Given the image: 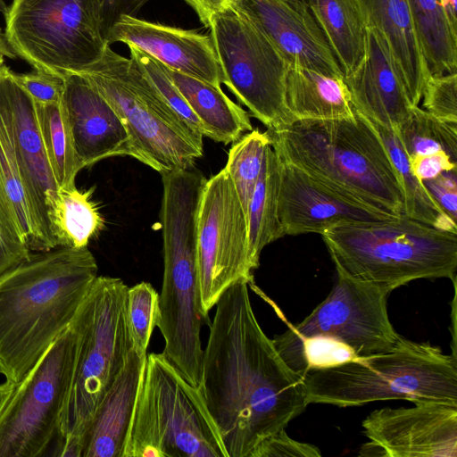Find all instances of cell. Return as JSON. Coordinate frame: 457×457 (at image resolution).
<instances>
[{"instance_id": "cell-13", "label": "cell", "mask_w": 457, "mask_h": 457, "mask_svg": "<svg viewBox=\"0 0 457 457\" xmlns=\"http://www.w3.org/2000/svg\"><path fill=\"white\" fill-rule=\"evenodd\" d=\"M337 281L328 296L301 322L276 335L278 350L323 336L348 346L361 359L389 351L400 335L387 312L388 290L351 277L336 268Z\"/></svg>"}, {"instance_id": "cell-12", "label": "cell", "mask_w": 457, "mask_h": 457, "mask_svg": "<svg viewBox=\"0 0 457 457\" xmlns=\"http://www.w3.org/2000/svg\"><path fill=\"white\" fill-rule=\"evenodd\" d=\"M200 312H209L235 283L253 281L248 218L235 186L223 168L206 180L197 218Z\"/></svg>"}, {"instance_id": "cell-16", "label": "cell", "mask_w": 457, "mask_h": 457, "mask_svg": "<svg viewBox=\"0 0 457 457\" xmlns=\"http://www.w3.org/2000/svg\"><path fill=\"white\" fill-rule=\"evenodd\" d=\"M279 161L278 218L284 237L320 235L341 225L390 220L401 216L348 197Z\"/></svg>"}, {"instance_id": "cell-24", "label": "cell", "mask_w": 457, "mask_h": 457, "mask_svg": "<svg viewBox=\"0 0 457 457\" xmlns=\"http://www.w3.org/2000/svg\"><path fill=\"white\" fill-rule=\"evenodd\" d=\"M168 71L200 120L204 137L228 145L253 129L248 112L234 103L220 87L169 68Z\"/></svg>"}, {"instance_id": "cell-22", "label": "cell", "mask_w": 457, "mask_h": 457, "mask_svg": "<svg viewBox=\"0 0 457 457\" xmlns=\"http://www.w3.org/2000/svg\"><path fill=\"white\" fill-rule=\"evenodd\" d=\"M146 356L129 353L86 431L82 457H122Z\"/></svg>"}, {"instance_id": "cell-49", "label": "cell", "mask_w": 457, "mask_h": 457, "mask_svg": "<svg viewBox=\"0 0 457 457\" xmlns=\"http://www.w3.org/2000/svg\"><path fill=\"white\" fill-rule=\"evenodd\" d=\"M0 34H3L2 30H1V28H0Z\"/></svg>"}, {"instance_id": "cell-42", "label": "cell", "mask_w": 457, "mask_h": 457, "mask_svg": "<svg viewBox=\"0 0 457 457\" xmlns=\"http://www.w3.org/2000/svg\"><path fill=\"white\" fill-rule=\"evenodd\" d=\"M149 0H92L105 41L112 26L123 15L135 14ZM107 43V42H106Z\"/></svg>"}, {"instance_id": "cell-14", "label": "cell", "mask_w": 457, "mask_h": 457, "mask_svg": "<svg viewBox=\"0 0 457 457\" xmlns=\"http://www.w3.org/2000/svg\"><path fill=\"white\" fill-rule=\"evenodd\" d=\"M0 132L21 176L43 250L56 247L49 216L59 188L44 147L36 104L4 63L0 65Z\"/></svg>"}, {"instance_id": "cell-3", "label": "cell", "mask_w": 457, "mask_h": 457, "mask_svg": "<svg viewBox=\"0 0 457 457\" xmlns=\"http://www.w3.org/2000/svg\"><path fill=\"white\" fill-rule=\"evenodd\" d=\"M277 156L348 197L403 214L402 187L383 142L365 117L303 120L267 129Z\"/></svg>"}, {"instance_id": "cell-4", "label": "cell", "mask_w": 457, "mask_h": 457, "mask_svg": "<svg viewBox=\"0 0 457 457\" xmlns=\"http://www.w3.org/2000/svg\"><path fill=\"white\" fill-rule=\"evenodd\" d=\"M308 403L337 407L405 400L457 406V360L428 342L400 336L387 352L303 377Z\"/></svg>"}, {"instance_id": "cell-9", "label": "cell", "mask_w": 457, "mask_h": 457, "mask_svg": "<svg viewBox=\"0 0 457 457\" xmlns=\"http://www.w3.org/2000/svg\"><path fill=\"white\" fill-rule=\"evenodd\" d=\"M4 17L17 57L62 78L96 62L108 46L92 0H12Z\"/></svg>"}, {"instance_id": "cell-21", "label": "cell", "mask_w": 457, "mask_h": 457, "mask_svg": "<svg viewBox=\"0 0 457 457\" xmlns=\"http://www.w3.org/2000/svg\"><path fill=\"white\" fill-rule=\"evenodd\" d=\"M363 22L384 38L411 105L429 78L407 0H356Z\"/></svg>"}, {"instance_id": "cell-19", "label": "cell", "mask_w": 457, "mask_h": 457, "mask_svg": "<svg viewBox=\"0 0 457 457\" xmlns=\"http://www.w3.org/2000/svg\"><path fill=\"white\" fill-rule=\"evenodd\" d=\"M62 102L83 169L112 156H130L127 129L108 101L79 73L63 77Z\"/></svg>"}, {"instance_id": "cell-17", "label": "cell", "mask_w": 457, "mask_h": 457, "mask_svg": "<svg viewBox=\"0 0 457 457\" xmlns=\"http://www.w3.org/2000/svg\"><path fill=\"white\" fill-rule=\"evenodd\" d=\"M289 64L344 77L328 41L304 0H235Z\"/></svg>"}, {"instance_id": "cell-5", "label": "cell", "mask_w": 457, "mask_h": 457, "mask_svg": "<svg viewBox=\"0 0 457 457\" xmlns=\"http://www.w3.org/2000/svg\"><path fill=\"white\" fill-rule=\"evenodd\" d=\"M128 288L119 278L97 276L71 323L76 353L54 456L82 457L83 438L96 410L133 348Z\"/></svg>"}, {"instance_id": "cell-11", "label": "cell", "mask_w": 457, "mask_h": 457, "mask_svg": "<svg viewBox=\"0 0 457 457\" xmlns=\"http://www.w3.org/2000/svg\"><path fill=\"white\" fill-rule=\"evenodd\" d=\"M76 345L70 325L17 385L0 413V457L42 456L57 437Z\"/></svg>"}, {"instance_id": "cell-41", "label": "cell", "mask_w": 457, "mask_h": 457, "mask_svg": "<svg viewBox=\"0 0 457 457\" xmlns=\"http://www.w3.org/2000/svg\"><path fill=\"white\" fill-rule=\"evenodd\" d=\"M425 187L443 212L457 220V169L443 171L436 178L423 180Z\"/></svg>"}, {"instance_id": "cell-32", "label": "cell", "mask_w": 457, "mask_h": 457, "mask_svg": "<svg viewBox=\"0 0 457 457\" xmlns=\"http://www.w3.org/2000/svg\"><path fill=\"white\" fill-rule=\"evenodd\" d=\"M395 130L409 159L444 152L457 160V123L438 120L415 105Z\"/></svg>"}, {"instance_id": "cell-15", "label": "cell", "mask_w": 457, "mask_h": 457, "mask_svg": "<svg viewBox=\"0 0 457 457\" xmlns=\"http://www.w3.org/2000/svg\"><path fill=\"white\" fill-rule=\"evenodd\" d=\"M372 449L387 457H457V406L414 403L410 408H382L361 423Z\"/></svg>"}, {"instance_id": "cell-46", "label": "cell", "mask_w": 457, "mask_h": 457, "mask_svg": "<svg viewBox=\"0 0 457 457\" xmlns=\"http://www.w3.org/2000/svg\"><path fill=\"white\" fill-rule=\"evenodd\" d=\"M16 386V384L9 380H5L4 383L0 384V413L14 392Z\"/></svg>"}, {"instance_id": "cell-35", "label": "cell", "mask_w": 457, "mask_h": 457, "mask_svg": "<svg viewBox=\"0 0 457 457\" xmlns=\"http://www.w3.org/2000/svg\"><path fill=\"white\" fill-rule=\"evenodd\" d=\"M127 319L133 347L143 355L159 320V293L154 287L142 281L127 291Z\"/></svg>"}, {"instance_id": "cell-37", "label": "cell", "mask_w": 457, "mask_h": 457, "mask_svg": "<svg viewBox=\"0 0 457 457\" xmlns=\"http://www.w3.org/2000/svg\"><path fill=\"white\" fill-rule=\"evenodd\" d=\"M423 107L435 118L457 123V72L430 75L423 93Z\"/></svg>"}, {"instance_id": "cell-2", "label": "cell", "mask_w": 457, "mask_h": 457, "mask_svg": "<svg viewBox=\"0 0 457 457\" xmlns=\"http://www.w3.org/2000/svg\"><path fill=\"white\" fill-rule=\"evenodd\" d=\"M87 247L31 252L0 277V374L20 384L71 325L97 278Z\"/></svg>"}, {"instance_id": "cell-25", "label": "cell", "mask_w": 457, "mask_h": 457, "mask_svg": "<svg viewBox=\"0 0 457 457\" xmlns=\"http://www.w3.org/2000/svg\"><path fill=\"white\" fill-rule=\"evenodd\" d=\"M321 28L344 77L353 72L366 52L367 28L356 0H306Z\"/></svg>"}, {"instance_id": "cell-45", "label": "cell", "mask_w": 457, "mask_h": 457, "mask_svg": "<svg viewBox=\"0 0 457 457\" xmlns=\"http://www.w3.org/2000/svg\"><path fill=\"white\" fill-rule=\"evenodd\" d=\"M440 2L453 30L457 33V0H440Z\"/></svg>"}, {"instance_id": "cell-48", "label": "cell", "mask_w": 457, "mask_h": 457, "mask_svg": "<svg viewBox=\"0 0 457 457\" xmlns=\"http://www.w3.org/2000/svg\"><path fill=\"white\" fill-rule=\"evenodd\" d=\"M9 6L6 5V4L4 2V0H0V12L3 15H5L8 12Z\"/></svg>"}, {"instance_id": "cell-36", "label": "cell", "mask_w": 457, "mask_h": 457, "mask_svg": "<svg viewBox=\"0 0 457 457\" xmlns=\"http://www.w3.org/2000/svg\"><path fill=\"white\" fill-rule=\"evenodd\" d=\"M131 58L154 86L166 104L195 133L204 137V128L179 89L174 84L168 68L133 46H129Z\"/></svg>"}, {"instance_id": "cell-33", "label": "cell", "mask_w": 457, "mask_h": 457, "mask_svg": "<svg viewBox=\"0 0 457 457\" xmlns=\"http://www.w3.org/2000/svg\"><path fill=\"white\" fill-rule=\"evenodd\" d=\"M270 145L267 131L252 129L234 142L224 169L230 177L247 215L248 206L258 180L266 148Z\"/></svg>"}, {"instance_id": "cell-10", "label": "cell", "mask_w": 457, "mask_h": 457, "mask_svg": "<svg viewBox=\"0 0 457 457\" xmlns=\"http://www.w3.org/2000/svg\"><path fill=\"white\" fill-rule=\"evenodd\" d=\"M223 84L268 129L294 120L286 102L289 63L259 28L235 5L216 13L208 27Z\"/></svg>"}, {"instance_id": "cell-29", "label": "cell", "mask_w": 457, "mask_h": 457, "mask_svg": "<svg viewBox=\"0 0 457 457\" xmlns=\"http://www.w3.org/2000/svg\"><path fill=\"white\" fill-rule=\"evenodd\" d=\"M94 188L59 189L49 216L56 246L87 247L104 228V219L92 200Z\"/></svg>"}, {"instance_id": "cell-30", "label": "cell", "mask_w": 457, "mask_h": 457, "mask_svg": "<svg viewBox=\"0 0 457 457\" xmlns=\"http://www.w3.org/2000/svg\"><path fill=\"white\" fill-rule=\"evenodd\" d=\"M35 104L44 147L57 187L59 189L73 188L76 177L83 167L75 152L62 99Z\"/></svg>"}, {"instance_id": "cell-1", "label": "cell", "mask_w": 457, "mask_h": 457, "mask_svg": "<svg viewBox=\"0 0 457 457\" xmlns=\"http://www.w3.org/2000/svg\"><path fill=\"white\" fill-rule=\"evenodd\" d=\"M248 285L238 281L219 299L203 354L199 389L227 457H248L309 404L303 377L260 326Z\"/></svg>"}, {"instance_id": "cell-34", "label": "cell", "mask_w": 457, "mask_h": 457, "mask_svg": "<svg viewBox=\"0 0 457 457\" xmlns=\"http://www.w3.org/2000/svg\"><path fill=\"white\" fill-rule=\"evenodd\" d=\"M278 353L302 377L311 370L332 368L361 359L347 345L323 336L303 338Z\"/></svg>"}, {"instance_id": "cell-40", "label": "cell", "mask_w": 457, "mask_h": 457, "mask_svg": "<svg viewBox=\"0 0 457 457\" xmlns=\"http://www.w3.org/2000/svg\"><path fill=\"white\" fill-rule=\"evenodd\" d=\"M30 253L0 207V277L26 260Z\"/></svg>"}, {"instance_id": "cell-26", "label": "cell", "mask_w": 457, "mask_h": 457, "mask_svg": "<svg viewBox=\"0 0 457 457\" xmlns=\"http://www.w3.org/2000/svg\"><path fill=\"white\" fill-rule=\"evenodd\" d=\"M280 161L270 145L265 151L262 170L249 203V257L253 270L269 244L284 237L278 218Z\"/></svg>"}, {"instance_id": "cell-47", "label": "cell", "mask_w": 457, "mask_h": 457, "mask_svg": "<svg viewBox=\"0 0 457 457\" xmlns=\"http://www.w3.org/2000/svg\"><path fill=\"white\" fill-rule=\"evenodd\" d=\"M4 57L15 59L17 57L14 51L9 46L4 34H0V65L4 63Z\"/></svg>"}, {"instance_id": "cell-31", "label": "cell", "mask_w": 457, "mask_h": 457, "mask_svg": "<svg viewBox=\"0 0 457 457\" xmlns=\"http://www.w3.org/2000/svg\"><path fill=\"white\" fill-rule=\"evenodd\" d=\"M0 207L29 250L44 251L21 176L1 132Z\"/></svg>"}, {"instance_id": "cell-18", "label": "cell", "mask_w": 457, "mask_h": 457, "mask_svg": "<svg viewBox=\"0 0 457 457\" xmlns=\"http://www.w3.org/2000/svg\"><path fill=\"white\" fill-rule=\"evenodd\" d=\"M109 46H133L167 68L220 87L223 73L210 35L123 15L111 28Z\"/></svg>"}, {"instance_id": "cell-50", "label": "cell", "mask_w": 457, "mask_h": 457, "mask_svg": "<svg viewBox=\"0 0 457 457\" xmlns=\"http://www.w3.org/2000/svg\"><path fill=\"white\" fill-rule=\"evenodd\" d=\"M304 1H306V0H304Z\"/></svg>"}, {"instance_id": "cell-6", "label": "cell", "mask_w": 457, "mask_h": 457, "mask_svg": "<svg viewBox=\"0 0 457 457\" xmlns=\"http://www.w3.org/2000/svg\"><path fill=\"white\" fill-rule=\"evenodd\" d=\"M320 236L335 268L389 292L420 278H456L457 233L404 214L337 226Z\"/></svg>"}, {"instance_id": "cell-43", "label": "cell", "mask_w": 457, "mask_h": 457, "mask_svg": "<svg viewBox=\"0 0 457 457\" xmlns=\"http://www.w3.org/2000/svg\"><path fill=\"white\" fill-rule=\"evenodd\" d=\"M412 171L421 181L436 178L445 170L457 169V160L444 152L410 159Z\"/></svg>"}, {"instance_id": "cell-20", "label": "cell", "mask_w": 457, "mask_h": 457, "mask_svg": "<svg viewBox=\"0 0 457 457\" xmlns=\"http://www.w3.org/2000/svg\"><path fill=\"white\" fill-rule=\"evenodd\" d=\"M344 79L353 109L369 120L397 129L410 114L413 105L384 38L375 29L367 28L365 55Z\"/></svg>"}, {"instance_id": "cell-38", "label": "cell", "mask_w": 457, "mask_h": 457, "mask_svg": "<svg viewBox=\"0 0 457 457\" xmlns=\"http://www.w3.org/2000/svg\"><path fill=\"white\" fill-rule=\"evenodd\" d=\"M320 450L314 445L296 441L285 428L262 440L248 457H320Z\"/></svg>"}, {"instance_id": "cell-8", "label": "cell", "mask_w": 457, "mask_h": 457, "mask_svg": "<svg viewBox=\"0 0 457 457\" xmlns=\"http://www.w3.org/2000/svg\"><path fill=\"white\" fill-rule=\"evenodd\" d=\"M122 457H227L199 387L147 354Z\"/></svg>"}, {"instance_id": "cell-23", "label": "cell", "mask_w": 457, "mask_h": 457, "mask_svg": "<svg viewBox=\"0 0 457 457\" xmlns=\"http://www.w3.org/2000/svg\"><path fill=\"white\" fill-rule=\"evenodd\" d=\"M286 102L294 120H338L354 116L344 77L289 64Z\"/></svg>"}, {"instance_id": "cell-7", "label": "cell", "mask_w": 457, "mask_h": 457, "mask_svg": "<svg viewBox=\"0 0 457 457\" xmlns=\"http://www.w3.org/2000/svg\"><path fill=\"white\" fill-rule=\"evenodd\" d=\"M122 120L130 156L160 174L194 167L204 154V137L166 104L131 59L107 46L102 57L79 72Z\"/></svg>"}, {"instance_id": "cell-27", "label": "cell", "mask_w": 457, "mask_h": 457, "mask_svg": "<svg viewBox=\"0 0 457 457\" xmlns=\"http://www.w3.org/2000/svg\"><path fill=\"white\" fill-rule=\"evenodd\" d=\"M367 120L379 136L397 172L403 195V214L421 223L457 233V222L443 212L412 171L409 156L395 130Z\"/></svg>"}, {"instance_id": "cell-28", "label": "cell", "mask_w": 457, "mask_h": 457, "mask_svg": "<svg viewBox=\"0 0 457 457\" xmlns=\"http://www.w3.org/2000/svg\"><path fill=\"white\" fill-rule=\"evenodd\" d=\"M430 75L457 72V33L440 0H407Z\"/></svg>"}, {"instance_id": "cell-39", "label": "cell", "mask_w": 457, "mask_h": 457, "mask_svg": "<svg viewBox=\"0 0 457 457\" xmlns=\"http://www.w3.org/2000/svg\"><path fill=\"white\" fill-rule=\"evenodd\" d=\"M15 78L35 103L51 104L62 99V77L34 69L26 73L15 72Z\"/></svg>"}, {"instance_id": "cell-44", "label": "cell", "mask_w": 457, "mask_h": 457, "mask_svg": "<svg viewBox=\"0 0 457 457\" xmlns=\"http://www.w3.org/2000/svg\"><path fill=\"white\" fill-rule=\"evenodd\" d=\"M197 14L199 21L208 28L212 18L233 4L235 0H184Z\"/></svg>"}]
</instances>
